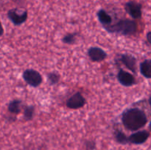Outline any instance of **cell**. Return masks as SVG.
Here are the masks:
<instances>
[{
	"instance_id": "obj_1",
	"label": "cell",
	"mask_w": 151,
	"mask_h": 150,
	"mask_svg": "<svg viewBox=\"0 0 151 150\" xmlns=\"http://www.w3.org/2000/svg\"><path fill=\"white\" fill-rule=\"evenodd\" d=\"M122 124L130 131H137L144 127L147 122L145 112L138 107L126 109L121 116Z\"/></svg>"
},
{
	"instance_id": "obj_2",
	"label": "cell",
	"mask_w": 151,
	"mask_h": 150,
	"mask_svg": "<svg viewBox=\"0 0 151 150\" xmlns=\"http://www.w3.org/2000/svg\"><path fill=\"white\" fill-rule=\"evenodd\" d=\"M109 33L121 34L124 36L134 35L137 30V24L131 19H121L116 23L103 26Z\"/></svg>"
},
{
	"instance_id": "obj_3",
	"label": "cell",
	"mask_w": 151,
	"mask_h": 150,
	"mask_svg": "<svg viewBox=\"0 0 151 150\" xmlns=\"http://www.w3.org/2000/svg\"><path fill=\"white\" fill-rule=\"evenodd\" d=\"M22 77L27 85L29 86L37 88L42 83L43 78L41 74L36 70L28 69L22 74Z\"/></svg>"
},
{
	"instance_id": "obj_4",
	"label": "cell",
	"mask_w": 151,
	"mask_h": 150,
	"mask_svg": "<svg viewBox=\"0 0 151 150\" xmlns=\"http://www.w3.org/2000/svg\"><path fill=\"white\" fill-rule=\"evenodd\" d=\"M28 17V13L26 10L13 8L8 10L7 18L15 26H20L24 23Z\"/></svg>"
},
{
	"instance_id": "obj_5",
	"label": "cell",
	"mask_w": 151,
	"mask_h": 150,
	"mask_svg": "<svg viewBox=\"0 0 151 150\" xmlns=\"http://www.w3.org/2000/svg\"><path fill=\"white\" fill-rule=\"evenodd\" d=\"M86 101L80 92L75 93L66 101V107L72 110H78L85 106Z\"/></svg>"
},
{
	"instance_id": "obj_6",
	"label": "cell",
	"mask_w": 151,
	"mask_h": 150,
	"mask_svg": "<svg viewBox=\"0 0 151 150\" xmlns=\"http://www.w3.org/2000/svg\"><path fill=\"white\" fill-rule=\"evenodd\" d=\"M125 9L127 13L134 19H138L142 17V4L136 1H128L125 4Z\"/></svg>"
},
{
	"instance_id": "obj_7",
	"label": "cell",
	"mask_w": 151,
	"mask_h": 150,
	"mask_svg": "<svg viewBox=\"0 0 151 150\" xmlns=\"http://www.w3.org/2000/svg\"><path fill=\"white\" fill-rule=\"evenodd\" d=\"M117 79L119 83L125 87H131L136 84L134 76L129 72L120 69L117 74Z\"/></svg>"
},
{
	"instance_id": "obj_8",
	"label": "cell",
	"mask_w": 151,
	"mask_h": 150,
	"mask_svg": "<svg viewBox=\"0 0 151 150\" xmlns=\"http://www.w3.org/2000/svg\"><path fill=\"white\" fill-rule=\"evenodd\" d=\"M88 55L92 62L103 61L107 57V54L100 47H90L88 49Z\"/></svg>"
},
{
	"instance_id": "obj_9",
	"label": "cell",
	"mask_w": 151,
	"mask_h": 150,
	"mask_svg": "<svg viewBox=\"0 0 151 150\" xmlns=\"http://www.w3.org/2000/svg\"><path fill=\"white\" fill-rule=\"evenodd\" d=\"M150 136V133L147 130H141L133 133L128 137L129 143L133 144H144Z\"/></svg>"
},
{
	"instance_id": "obj_10",
	"label": "cell",
	"mask_w": 151,
	"mask_h": 150,
	"mask_svg": "<svg viewBox=\"0 0 151 150\" xmlns=\"http://www.w3.org/2000/svg\"><path fill=\"white\" fill-rule=\"evenodd\" d=\"M121 63L128 69L133 72L137 73V59L131 54H121L119 58Z\"/></svg>"
},
{
	"instance_id": "obj_11",
	"label": "cell",
	"mask_w": 151,
	"mask_h": 150,
	"mask_svg": "<svg viewBox=\"0 0 151 150\" xmlns=\"http://www.w3.org/2000/svg\"><path fill=\"white\" fill-rule=\"evenodd\" d=\"M97 18L102 26H109L111 24L112 18L107 12L103 9H100L97 12Z\"/></svg>"
},
{
	"instance_id": "obj_12",
	"label": "cell",
	"mask_w": 151,
	"mask_h": 150,
	"mask_svg": "<svg viewBox=\"0 0 151 150\" xmlns=\"http://www.w3.org/2000/svg\"><path fill=\"white\" fill-rule=\"evenodd\" d=\"M140 73L144 77L151 79V59H147L140 63Z\"/></svg>"
},
{
	"instance_id": "obj_13",
	"label": "cell",
	"mask_w": 151,
	"mask_h": 150,
	"mask_svg": "<svg viewBox=\"0 0 151 150\" xmlns=\"http://www.w3.org/2000/svg\"><path fill=\"white\" fill-rule=\"evenodd\" d=\"M22 101L19 99H13L10 101L7 106V110L10 113L17 115L21 112V106Z\"/></svg>"
},
{
	"instance_id": "obj_14",
	"label": "cell",
	"mask_w": 151,
	"mask_h": 150,
	"mask_svg": "<svg viewBox=\"0 0 151 150\" xmlns=\"http://www.w3.org/2000/svg\"><path fill=\"white\" fill-rule=\"evenodd\" d=\"M114 138L116 142L120 144H127L129 143L128 137H127L123 132L118 129H116L114 132Z\"/></svg>"
},
{
	"instance_id": "obj_15",
	"label": "cell",
	"mask_w": 151,
	"mask_h": 150,
	"mask_svg": "<svg viewBox=\"0 0 151 150\" xmlns=\"http://www.w3.org/2000/svg\"><path fill=\"white\" fill-rule=\"evenodd\" d=\"M35 107L32 105L27 106L24 109V118L26 121H31L34 117Z\"/></svg>"
},
{
	"instance_id": "obj_16",
	"label": "cell",
	"mask_w": 151,
	"mask_h": 150,
	"mask_svg": "<svg viewBox=\"0 0 151 150\" xmlns=\"http://www.w3.org/2000/svg\"><path fill=\"white\" fill-rule=\"evenodd\" d=\"M76 33H67L62 38V42L67 45H72L76 42Z\"/></svg>"
},
{
	"instance_id": "obj_17",
	"label": "cell",
	"mask_w": 151,
	"mask_h": 150,
	"mask_svg": "<svg viewBox=\"0 0 151 150\" xmlns=\"http://www.w3.org/2000/svg\"><path fill=\"white\" fill-rule=\"evenodd\" d=\"M60 76L59 74L55 72H51L47 74V80L50 85H55L58 84L60 81Z\"/></svg>"
},
{
	"instance_id": "obj_18",
	"label": "cell",
	"mask_w": 151,
	"mask_h": 150,
	"mask_svg": "<svg viewBox=\"0 0 151 150\" xmlns=\"http://www.w3.org/2000/svg\"><path fill=\"white\" fill-rule=\"evenodd\" d=\"M146 38H147V41H148L149 44L151 45V32H147Z\"/></svg>"
},
{
	"instance_id": "obj_19",
	"label": "cell",
	"mask_w": 151,
	"mask_h": 150,
	"mask_svg": "<svg viewBox=\"0 0 151 150\" xmlns=\"http://www.w3.org/2000/svg\"><path fill=\"white\" fill-rule=\"evenodd\" d=\"M4 28H3V26H2V24H1V21H0V36H1V35L4 34Z\"/></svg>"
},
{
	"instance_id": "obj_20",
	"label": "cell",
	"mask_w": 151,
	"mask_h": 150,
	"mask_svg": "<svg viewBox=\"0 0 151 150\" xmlns=\"http://www.w3.org/2000/svg\"><path fill=\"white\" fill-rule=\"evenodd\" d=\"M148 101H149V104H150V106L151 107V95H150V96L149 97Z\"/></svg>"
},
{
	"instance_id": "obj_21",
	"label": "cell",
	"mask_w": 151,
	"mask_h": 150,
	"mask_svg": "<svg viewBox=\"0 0 151 150\" xmlns=\"http://www.w3.org/2000/svg\"><path fill=\"white\" fill-rule=\"evenodd\" d=\"M149 129H150V130L151 131V121L150 122V124H149Z\"/></svg>"
}]
</instances>
